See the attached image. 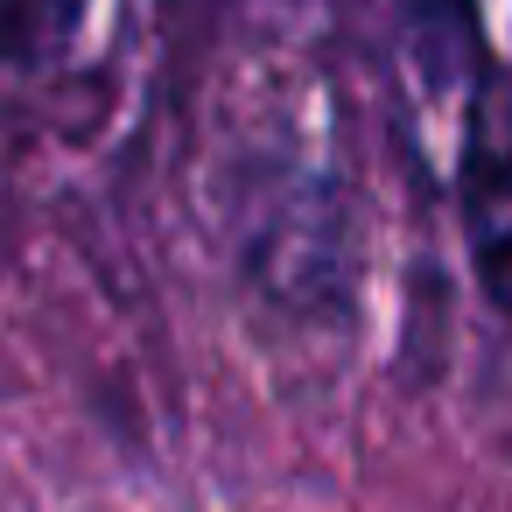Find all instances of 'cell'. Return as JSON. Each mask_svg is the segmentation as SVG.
Masks as SVG:
<instances>
[{
  "label": "cell",
  "instance_id": "7a4b0ae2",
  "mask_svg": "<svg viewBox=\"0 0 512 512\" xmlns=\"http://www.w3.org/2000/svg\"><path fill=\"white\" fill-rule=\"evenodd\" d=\"M477 281H484V295L512 316V225H477Z\"/></svg>",
  "mask_w": 512,
  "mask_h": 512
},
{
  "label": "cell",
  "instance_id": "6da1fadb",
  "mask_svg": "<svg viewBox=\"0 0 512 512\" xmlns=\"http://www.w3.org/2000/svg\"><path fill=\"white\" fill-rule=\"evenodd\" d=\"M85 29V0H0V64H50Z\"/></svg>",
  "mask_w": 512,
  "mask_h": 512
}]
</instances>
